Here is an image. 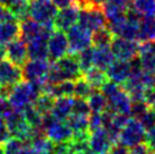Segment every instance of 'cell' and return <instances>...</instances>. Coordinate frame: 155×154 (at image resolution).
Segmentation results:
<instances>
[{
	"label": "cell",
	"mask_w": 155,
	"mask_h": 154,
	"mask_svg": "<svg viewBox=\"0 0 155 154\" xmlns=\"http://www.w3.org/2000/svg\"><path fill=\"white\" fill-rule=\"evenodd\" d=\"M78 154H95V153H94V152H92V151L88 149V150L83 151V152H81V153H78Z\"/></svg>",
	"instance_id": "obj_46"
},
{
	"label": "cell",
	"mask_w": 155,
	"mask_h": 154,
	"mask_svg": "<svg viewBox=\"0 0 155 154\" xmlns=\"http://www.w3.org/2000/svg\"><path fill=\"white\" fill-rule=\"evenodd\" d=\"M129 0H105L102 5L107 23L118 17L125 16L127 10L129 9Z\"/></svg>",
	"instance_id": "obj_17"
},
{
	"label": "cell",
	"mask_w": 155,
	"mask_h": 154,
	"mask_svg": "<svg viewBox=\"0 0 155 154\" xmlns=\"http://www.w3.org/2000/svg\"><path fill=\"white\" fill-rule=\"evenodd\" d=\"M10 137H12V135L9 133L8 127L6 125L4 116L0 115V146L2 145L6 141H8Z\"/></svg>",
	"instance_id": "obj_37"
},
{
	"label": "cell",
	"mask_w": 155,
	"mask_h": 154,
	"mask_svg": "<svg viewBox=\"0 0 155 154\" xmlns=\"http://www.w3.org/2000/svg\"><path fill=\"white\" fill-rule=\"evenodd\" d=\"M52 2L56 5L58 8H62V7H67L70 5L77 4L78 0H52Z\"/></svg>",
	"instance_id": "obj_43"
},
{
	"label": "cell",
	"mask_w": 155,
	"mask_h": 154,
	"mask_svg": "<svg viewBox=\"0 0 155 154\" xmlns=\"http://www.w3.org/2000/svg\"><path fill=\"white\" fill-rule=\"evenodd\" d=\"M23 79L22 69L6 58L0 60V94L7 98L10 89Z\"/></svg>",
	"instance_id": "obj_6"
},
{
	"label": "cell",
	"mask_w": 155,
	"mask_h": 154,
	"mask_svg": "<svg viewBox=\"0 0 155 154\" xmlns=\"http://www.w3.org/2000/svg\"><path fill=\"white\" fill-rule=\"evenodd\" d=\"M53 154H75L71 139L53 144Z\"/></svg>",
	"instance_id": "obj_35"
},
{
	"label": "cell",
	"mask_w": 155,
	"mask_h": 154,
	"mask_svg": "<svg viewBox=\"0 0 155 154\" xmlns=\"http://www.w3.org/2000/svg\"><path fill=\"white\" fill-rule=\"evenodd\" d=\"M24 145L25 144L22 141H19L18 138L10 137L8 141H6L1 145V149H2L4 154H17Z\"/></svg>",
	"instance_id": "obj_32"
},
{
	"label": "cell",
	"mask_w": 155,
	"mask_h": 154,
	"mask_svg": "<svg viewBox=\"0 0 155 154\" xmlns=\"http://www.w3.org/2000/svg\"><path fill=\"white\" fill-rule=\"evenodd\" d=\"M114 35L112 34L108 26H103L99 30L92 32V45L94 47H110L112 38Z\"/></svg>",
	"instance_id": "obj_25"
},
{
	"label": "cell",
	"mask_w": 155,
	"mask_h": 154,
	"mask_svg": "<svg viewBox=\"0 0 155 154\" xmlns=\"http://www.w3.org/2000/svg\"><path fill=\"white\" fill-rule=\"evenodd\" d=\"M138 48L139 45L136 40H127L119 36H113L110 43V49L114 58L125 61H130L135 57H137Z\"/></svg>",
	"instance_id": "obj_11"
},
{
	"label": "cell",
	"mask_w": 155,
	"mask_h": 154,
	"mask_svg": "<svg viewBox=\"0 0 155 154\" xmlns=\"http://www.w3.org/2000/svg\"><path fill=\"white\" fill-rule=\"evenodd\" d=\"M71 113L75 115H81V116H88L91 115V109L87 104L86 99H81L76 98L74 99L73 102V111Z\"/></svg>",
	"instance_id": "obj_34"
},
{
	"label": "cell",
	"mask_w": 155,
	"mask_h": 154,
	"mask_svg": "<svg viewBox=\"0 0 155 154\" xmlns=\"http://www.w3.org/2000/svg\"><path fill=\"white\" fill-rule=\"evenodd\" d=\"M83 73L79 68L77 56L68 53L50 65V70L48 75V83H58L61 81H76L82 76Z\"/></svg>",
	"instance_id": "obj_2"
},
{
	"label": "cell",
	"mask_w": 155,
	"mask_h": 154,
	"mask_svg": "<svg viewBox=\"0 0 155 154\" xmlns=\"http://www.w3.org/2000/svg\"><path fill=\"white\" fill-rule=\"evenodd\" d=\"M43 86L44 83L21 81L10 89L6 99L12 109L22 111L26 105L32 104L35 99L43 93Z\"/></svg>",
	"instance_id": "obj_1"
},
{
	"label": "cell",
	"mask_w": 155,
	"mask_h": 154,
	"mask_svg": "<svg viewBox=\"0 0 155 154\" xmlns=\"http://www.w3.org/2000/svg\"><path fill=\"white\" fill-rule=\"evenodd\" d=\"M50 70V61L48 59H27L22 66V76L24 81L45 83Z\"/></svg>",
	"instance_id": "obj_7"
},
{
	"label": "cell",
	"mask_w": 155,
	"mask_h": 154,
	"mask_svg": "<svg viewBox=\"0 0 155 154\" xmlns=\"http://www.w3.org/2000/svg\"><path fill=\"white\" fill-rule=\"evenodd\" d=\"M0 154H4V152H2V149H1V146H0Z\"/></svg>",
	"instance_id": "obj_47"
},
{
	"label": "cell",
	"mask_w": 155,
	"mask_h": 154,
	"mask_svg": "<svg viewBox=\"0 0 155 154\" xmlns=\"http://www.w3.org/2000/svg\"><path fill=\"white\" fill-rule=\"evenodd\" d=\"M137 40L140 42H146L155 40V18L142 17L138 23Z\"/></svg>",
	"instance_id": "obj_20"
},
{
	"label": "cell",
	"mask_w": 155,
	"mask_h": 154,
	"mask_svg": "<svg viewBox=\"0 0 155 154\" xmlns=\"http://www.w3.org/2000/svg\"><path fill=\"white\" fill-rule=\"evenodd\" d=\"M129 154H152V152L148 150V147L145 145V143L136 145L129 149Z\"/></svg>",
	"instance_id": "obj_42"
},
{
	"label": "cell",
	"mask_w": 155,
	"mask_h": 154,
	"mask_svg": "<svg viewBox=\"0 0 155 154\" xmlns=\"http://www.w3.org/2000/svg\"><path fill=\"white\" fill-rule=\"evenodd\" d=\"M17 154H34V152H33V150L28 145H24Z\"/></svg>",
	"instance_id": "obj_45"
},
{
	"label": "cell",
	"mask_w": 155,
	"mask_h": 154,
	"mask_svg": "<svg viewBox=\"0 0 155 154\" xmlns=\"http://www.w3.org/2000/svg\"><path fill=\"white\" fill-rule=\"evenodd\" d=\"M152 108H153V109H154V111H155V103H154V105H153V107H152Z\"/></svg>",
	"instance_id": "obj_48"
},
{
	"label": "cell",
	"mask_w": 155,
	"mask_h": 154,
	"mask_svg": "<svg viewBox=\"0 0 155 154\" xmlns=\"http://www.w3.org/2000/svg\"><path fill=\"white\" fill-rule=\"evenodd\" d=\"M101 127H103L101 113L91 112V115L88 116V130H90V133L95 130V129L101 128Z\"/></svg>",
	"instance_id": "obj_36"
},
{
	"label": "cell",
	"mask_w": 155,
	"mask_h": 154,
	"mask_svg": "<svg viewBox=\"0 0 155 154\" xmlns=\"http://www.w3.org/2000/svg\"><path fill=\"white\" fill-rule=\"evenodd\" d=\"M28 0H0V5L2 6H6L8 8H12L14 6L19 4H23V2H27Z\"/></svg>",
	"instance_id": "obj_44"
},
{
	"label": "cell",
	"mask_w": 155,
	"mask_h": 154,
	"mask_svg": "<svg viewBox=\"0 0 155 154\" xmlns=\"http://www.w3.org/2000/svg\"><path fill=\"white\" fill-rule=\"evenodd\" d=\"M19 30H21L19 36L27 43L33 40H38V38H43L48 41V38H50L54 27L42 25L32 18L26 17L19 22Z\"/></svg>",
	"instance_id": "obj_9"
},
{
	"label": "cell",
	"mask_w": 155,
	"mask_h": 154,
	"mask_svg": "<svg viewBox=\"0 0 155 154\" xmlns=\"http://www.w3.org/2000/svg\"><path fill=\"white\" fill-rule=\"evenodd\" d=\"M57 12L58 7L52 2V0H28V17L42 25L53 27Z\"/></svg>",
	"instance_id": "obj_3"
},
{
	"label": "cell",
	"mask_w": 155,
	"mask_h": 154,
	"mask_svg": "<svg viewBox=\"0 0 155 154\" xmlns=\"http://www.w3.org/2000/svg\"><path fill=\"white\" fill-rule=\"evenodd\" d=\"M113 142L103 127L91 132L88 136V147L95 154H109Z\"/></svg>",
	"instance_id": "obj_15"
},
{
	"label": "cell",
	"mask_w": 155,
	"mask_h": 154,
	"mask_svg": "<svg viewBox=\"0 0 155 154\" xmlns=\"http://www.w3.org/2000/svg\"><path fill=\"white\" fill-rule=\"evenodd\" d=\"M83 77L93 89H97V90H100L104 85V83L109 79L105 70L97 68L95 66L87 69L85 73H83Z\"/></svg>",
	"instance_id": "obj_22"
},
{
	"label": "cell",
	"mask_w": 155,
	"mask_h": 154,
	"mask_svg": "<svg viewBox=\"0 0 155 154\" xmlns=\"http://www.w3.org/2000/svg\"><path fill=\"white\" fill-rule=\"evenodd\" d=\"M19 22L17 19L8 21L0 24V44L5 45L6 43L19 36Z\"/></svg>",
	"instance_id": "obj_21"
},
{
	"label": "cell",
	"mask_w": 155,
	"mask_h": 154,
	"mask_svg": "<svg viewBox=\"0 0 155 154\" xmlns=\"http://www.w3.org/2000/svg\"><path fill=\"white\" fill-rule=\"evenodd\" d=\"M5 58L18 67H22L28 59L27 45L21 36L14 38L5 44Z\"/></svg>",
	"instance_id": "obj_13"
},
{
	"label": "cell",
	"mask_w": 155,
	"mask_h": 154,
	"mask_svg": "<svg viewBox=\"0 0 155 154\" xmlns=\"http://www.w3.org/2000/svg\"><path fill=\"white\" fill-rule=\"evenodd\" d=\"M13 19H16V18L14 16V14L10 12V9L6 6L0 5V24L5 23V22L13 21Z\"/></svg>",
	"instance_id": "obj_40"
},
{
	"label": "cell",
	"mask_w": 155,
	"mask_h": 154,
	"mask_svg": "<svg viewBox=\"0 0 155 154\" xmlns=\"http://www.w3.org/2000/svg\"><path fill=\"white\" fill-rule=\"evenodd\" d=\"M47 40L38 38L26 43L28 59H48Z\"/></svg>",
	"instance_id": "obj_23"
},
{
	"label": "cell",
	"mask_w": 155,
	"mask_h": 154,
	"mask_svg": "<svg viewBox=\"0 0 155 154\" xmlns=\"http://www.w3.org/2000/svg\"><path fill=\"white\" fill-rule=\"evenodd\" d=\"M152 154H155V152H153V153H152Z\"/></svg>",
	"instance_id": "obj_49"
},
{
	"label": "cell",
	"mask_w": 155,
	"mask_h": 154,
	"mask_svg": "<svg viewBox=\"0 0 155 154\" xmlns=\"http://www.w3.org/2000/svg\"><path fill=\"white\" fill-rule=\"evenodd\" d=\"M114 60L110 47H93V66L107 70Z\"/></svg>",
	"instance_id": "obj_19"
},
{
	"label": "cell",
	"mask_w": 155,
	"mask_h": 154,
	"mask_svg": "<svg viewBox=\"0 0 155 154\" xmlns=\"http://www.w3.org/2000/svg\"><path fill=\"white\" fill-rule=\"evenodd\" d=\"M78 12H79V7L77 4L60 8V10L57 12V15L53 21L54 30L67 32L70 27H73L77 23Z\"/></svg>",
	"instance_id": "obj_14"
},
{
	"label": "cell",
	"mask_w": 155,
	"mask_h": 154,
	"mask_svg": "<svg viewBox=\"0 0 155 154\" xmlns=\"http://www.w3.org/2000/svg\"><path fill=\"white\" fill-rule=\"evenodd\" d=\"M22 113L25 118L26 122L30 125L33 129H42L41 124H42V115L40 113L34 108L33 104L26 105L22 110Z\"/></svg>",
	"instance_id": "obj_29"
},
{
	"label": "cell",
	"mask_w": 155,
	"mask_h": 154,
	"mask_svg": "<svg viewBox=\"0 0 155 154\" xmlns=\"http://www.w3.org/2000/svg\"><path fill=\"white\" fill-rule=\"evenodd\" d=\"M145 136H146V130L143 128L140 122L136 118L130 117L121 128L118 142L125 145L126 147L131 149L134 146L145 143Z\"/></svg>",
	"instance_id": "obj_5"
},
{
	"label": "cell",
	"mask_w": 155,
	"mask_h": 154,
	"mask_svg": "<svg viewBox=\"0 0 155 154\" xmlns=\"http://www.w3.org/2000/svg\"><path fill=\"white\" fill-rule=\"evenodd\" d=\"M4 118L12 137L18 138L25 145H28L33 135V128L26 122L22 111L12 109L7 115L4 116Z\"/></svg>",
	"instance_id": "obj_4"
},
{
	"label": "cell",
	"mask_w": 155,
	"mask_h": 154,
	"mask_svg": "<svg viewBox=\"0 0 155 154\" xmlns=\"http://www.w3.org/2000/svg\"><path fill=\"white\" fill-rule=\"evenodd\" d=\"M54 96H52L51 94L49 93H41V94L38 96V98L34 100V102L32 103L34 108L38 110V111L43 116L45 113H50L51 112V109L53 107V103H54Z\"/></svg>",
	"instance_id": "obj_27"
},
{
	"label": "cell",
	"mask_w": 155,
	"mask_h": 154,
	"mask_svg": "<svg viewBox=\"0 0 155 154\" xmlns=\"http://www.w3.org/2000/svg\"><path fill=\"white\" fill-rule=\"evenodd\" d=\"M67 32H68L67 40L69 47L68 53L77 55L78 52L92 45V32L79 24L78 25L75 24Z\"/></svg>",
	"instance_id": "obj_10"
},
{
	"label": "cell",
	"mask_w": 155,
	"mask_h": 154,
	"mask_svg": "<svg viewBox=\"0 0 155 154\" xmlns=\"http://www.w3.org/2000/svg\"><path fill=\"white\" fill-rule=\"evenodd\" d=\"M66 121L68 122L70 128L73 129L74 134L90 132L88 130V117L87 116H81V115L71 113L66 119Z\"/></svg>",
	"instance_id": "obj_28"
},
{
	"label": "cell",
	"mask_w": 155,
	"mask_h": 154,
	"mask_svg": "<svg viewBox=\"0 0 155 154\" xmlns=\"http://www.w3.org/2000/svg\"><path fill=\"white\" fill-rule=\"evenodd\" d=\"M73 96H60L54 99V103L51 109V113L56 119L66 120L73 111Z\"/></svg>",
	"instance_id": "obj_18"
},
{
	"label": "cell",
	"mask_w": 155,
	"mask_h": 154,
	"mask_svg": "<svg viewBox=\"0 0 155 154\" xmlns=\"http://www.w3.org/2000/svg\"><path fill=\"white\" fill-rule=\"evenodd\" d=\"M144 102L146 103L148 107H153L155 103V85L148 86L144 91Z\"/></svg>",
	"instance_id": "obj_38"
},
{
	"label": "cell",
	"mask_w": 155,
	"mask_h": 154,
	"mask_svg": "<svg viewBox=\"0 0 155 154\" xmlns=\"http://www.w3.org/2000/svg\"><path fill=\"white\" fill-rule=\"evenodd\" d=\"M48 58L51 61H56L59 58L68 53V40L65 32L53 30L50 38H48Z\"/></svg>",
	"instance_id": "obj_12"
},
{
	"label": "cell",
	"mask_w": 155,
	"mask_h": 154,
	"mask_svg": "<svg viewBox=\"0 0 155 154\" xmlns=\"http://www.w3.org/2000/svg\"><path fill=\"white\" fill-rule=\"evenodd\" d=\"M154 74H155V72H154Z\"/></svg>",
	"instance_id": "obj_50"
},
{
	"label": "cell",
	"mask_w": 155,
	"mask_h": 154,
	"mask_svg": "<svg viewBox=\"0 0 155 154\" xmlns=\"http://www.w3.org/2000/svg\"><path fill=\"white\" fill-rule=\"evenodd\" d=\"M109 154H129V149L126 147L125 145L120 144L119 142H117V143L112 144L111 150H110Z\"/></svg>",
	"instance_id": "obj_41"
},
{
	"label": "cell",
	"mask_w": 155,
	"mask_h": 154,
	"mask_svg": "<svg viewBox=\"0 0 155 154\" xmlns=\"http://www.w3.org/2000/svg\"><path fill=\"white\" fill-rule=\"evenodd\" d=\"M77 22L79 23V25L91 32H94L103 26H107V18L102 10V7L97 6L79 8Z\"/></svg>",
	"instance_id": "obj_8"
},
{
	"label": "cell",
	"mask_w": 155,
	"mask_h": 154,
	"mask_svg": "<svg viewBox=\"0 0 155 154\" xmlns=\"http://www.w3.org/2000/svg\"><path fill=\"white\" fill-rule=\"evenodd\" d=\"M138 121L140 122V125L143 126V128L145 129V130H148V129H151L152 127H154L155 126V111L154 109L152 107H148L147 108V110L144 113H143L139 118H138Z\"/></svg>",
	"instance_id": "obj_33"
},
{
	"label": "cell",
	"mask_w": 155,
	"mask_h": 154,
	"mask_svg": "<svg viewBox=\"0 0 155 154\" xmlns=\"http://www.w3.org/2000/svg\"><path fill=\"white\" fill-rule=\"evenodd\" d=\"M93 90L94 89L87 83L83 75L74 82V96L75 98L87 99V96L92 93Z\"/></svg>",
	"instance_id": "obj_30"
},
{
	"label": "cell",
	"mask_w": 155,
	"mask_h": 154,
	"mask_svg": "<svg viewBox=\"0 0 155 154\" xmlns=\"http://www.w3.org/2000/svg\"><path fill=\"white\" fill-rule=\"evenodd\" d=\"M130 7L142 17L155 16V0H133Z\"/></svg>",
	"instance_id": "obj_26"
},
{
	"label": "cell",
	"mask_w": 155,
	"mask_h": 154,
	"mask_svg": "<svg viewBox=\"0 0 155 154\" xmlns=\"http://www.w3.org/2000/svg\"><path fill=\"white\" fill-rule=\"evenodd\" d=\"M76 56H77L79 68L82 70V73H85L87 69L93 67V47L84 49L81 52H78Z\"/></svg>",
	"instance_id": "obj_31"
},
{
	"label": "cell",
	"mask_w": 155,
	"mask_h": 154,
	"mask_svg": "<svg viewBox=\"0 0 155 154\" xmlns=\"http://www.w3.org/2000/svg\"><path fill=\"white\" fill-rule=\"evenodd\" d=\"M145 145L148 147V150L152 153L155 152V126L147 130L146 136H145Z\"/></svg>",
	"instance_id": "obj_39"
},
{
	"label": "cell",
	"mask_w": 155,
	"mask_h": 154,
	"mask_svg": "<svg viewBox=\"0 0 155 154\" xmlns=\"http://www.w3.org/2000/svg\"><path fill=\"white\" fill-rule=\"evenodd\" d=\"M107 76L110 81H113L118 84H124L131 74V66L130 61H125V60H114L108 69L105 70Z\"/></svg>",
	"instance_id": "obj_16"
},
{
	"label": "cell",
	"mask_w": 155,
	"mask_h": 154,
	"mask_svg": "<svg viewBox=\"0 0 155 154\" xmlns=\"http://www.w3.org/2000/svg\"><path fill=\"white\" fill-rule=\"evenodd\" d=\"M87 104L91 109V112H96V113H101L104 110L108 109V101L107 98L104 96L101 90L94 89L92 91L88 96H87Z\"/></svg>",
	"instance_id": "obj_24"
}]
</instances>
